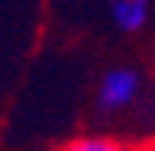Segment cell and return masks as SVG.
Wrapping results in <instances>:
<instances>
[{"mask_svg":"<svg viewBox=\"0 0 155 151\" xmlns=\"http://www.w3.org/2000/svg\"><path fill=\"white\" fill-rule=\"evenodd\" d=\"M142 74H139V68L133 64H113L107 68L100 80H97V109L107 116H120L126 109H133L139 103V96H142Z\"/></svg>","mask_w":155,"mask_h":151,"instance_id":"6da1fadb","label":"cell"},{"mask_svg":"<svg viewBox=\"0 0 155 151\" xmlns=\"http://www.w3.org/2000/svg\"><path fill=\"white\" fill-rule=\"evenodd\" d=\"M152 0H110V23L120 32H139L149 23Z\"/></svg>","mask_w":155,"mask_h":151,"instance_id":"7a4b0ae2","label":"cell"},{"mask_svg":"<svg viewBox=\"0 0 155 151\" xmlns=\"http://www.w3.org/2000/svg\"><path fill=\"white\" fill-rule=\"evenodd\" d=\"M48 151H139V145H129L120 135H104V132H87V135H74L68 142L55 145Z\"/></svg>","mask_w":155,"mask_h":151,"instance_id":"3957f363","label":"cell"},{"mask_svg":"<svg viewBox=\"0 0 155 151\" xmlns=\"http://www.w3.org/2000/svg\"><path fill=\"white\" fill-rule=\"evenodd\" d=\"M139 151H155V135H152V138H145V142L139 145Z\"/></svg>","mask_w":155,"mask_h":151,"instance_id":"277c9868","label":"cell"},{"mask_svg":"<svg viewBox=\"0 0 155 151\" xmlns=\"http://www.w3.org/2000/svg\"><path fill=\"white\" fill-rule=\"evenodd\" d=\"M149 87H152V103H155V64H152V74H149Z\"/></svg>","mask_w":155,"mask_h":151,"instance_id":"5b68a950","label":"cell"}]
</instances>
